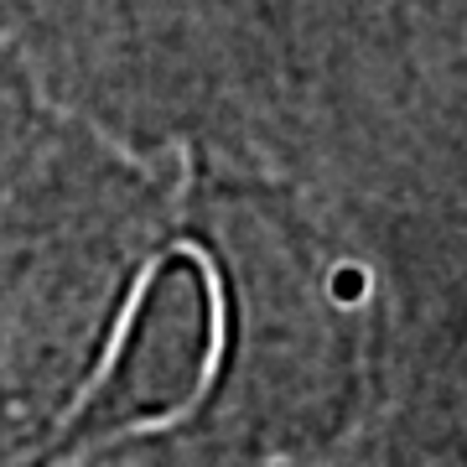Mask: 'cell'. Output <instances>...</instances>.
Returning a JSON list of instances; mask_svg holds the SVG:
<instances>
[{
    "label": "cell",
    "mask_w": 467,
    "mask_h": 467,
    "mask_svg": "<svg viewBox=\"0 0 467 467\" xmlns=\"http://www.w3.org/2000/svg\"><path fill=\"white\" fill-rule=\"evenodd\" d=\"M462 420H467V395H462Z\"/></svg>",
    "instance_id": "obj_1"
}]
</instances>
